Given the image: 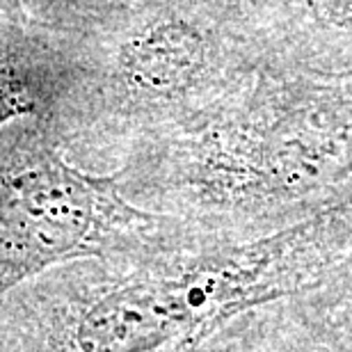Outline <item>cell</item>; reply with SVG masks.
Masks as SVG:
<instances>
[{
  "label": "cell",
  "instance_id": "6da1fadb",
  "mask_svg": "<svg viewBox=\"0 0 352 352\" xmlns=\"http://www.w3.org/2000/svg\"><path fill=\"white\" fill-rule=\"evenodd\" d=\"M352 252L334 234L163 241L44 272L0 302V352H172L252 307L316 288Z\"/></svg>",
  "mask_w": 352,
  "mask_h": 352
},
{
  "label": "cell",
  "instance_id": "7a4b0ae2",
  "mask_svg": "<svg viewBox=\"0 0 352 352\" xmlns=\"http://www.w3.org/2000/svg\"><path fill=\"white\" fill-rule=\"evenodd\" d=\"M65 149L44 119L0 129V302L53 267L144 248L176 229L133 208L117 179L74 167Z\"/></svg>",
  "mask_w": 352,
  "mask_h": 352
},
{
  "label": "cell",
  "instance_id": "3957f363",
  "mask_svg": "<svg viewBox=\"0 0 352 352\" xmlns=\"http://www.w3.org/2000/svg\"><path fill=\"white\" fill-rule=\"evenodd\" d=\"M199 352H352V322L309 288L248 309Z\"/></svg>",
  "mask_w": 352,
  "mask_h": 352
},
{
  "label": "cell",
  "instance_id": "277c9868",
  "mask_svg": "<svg viewBox=\"0 0 352 352\" xmlns=\"http://www.w3.org/2000/svg\"><path fill=\"white\" fill-rule=\"evenodd\" d=\"M204 62V41L181 21L146 25L119 51L124 87L144 103L181 98L197 80Z\"/></svg>",
  "mask_w": 352,
  "mask_h": 352
},
{
  "label": "cell",
  "instance_id": "5b68a950",
  "mask_svg": "<svg viewBox=\"0 0 352 352\" xmlns=\"http://www.w3.org/2000/svg\"><path fill=\"white\" fill-rule=\"evenodd\" d=\"M30 117L53 124L58 85L41 37L0 3V129Z\"/></svg>",
  "mask_w": 352,
  "mask_h": 352
},
{
  "label": "cell",
  "instance_id": "8992f818",
  "mask_svg": "<svg viewBox=\"0 0 352 352\" xmlns=\"http://www.w3.org/2000/svg\"><path fill=\"white\" fill-rule=\"evenodd\" d=\"M199 346H188V348H179V350H172V352H197Z\"/></svg>",
  "mask_w": 352,
  "mask_h": 352
}]
</instances>
